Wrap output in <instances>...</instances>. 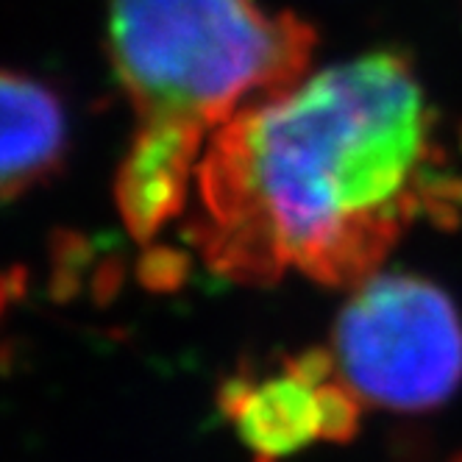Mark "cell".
Returning <instances> with one entry per match:
<instances>
[{
    "mask_svg": "<svg viewBox=\"0 0 462 462\" xmlns=\"http://www.w3.org/2000/svg\"><path fill=\"white\" fill-rule=\"evenodd\" d=\"M207 134L176 123H143L137 131L117 171V209L140 243H151L184 212Z\"/></svg>",
    "mask_w": 462,
    "mask_h": 462,
    "instance_id": "5",
    "label": "cell"
},
{
    "mask_svg": "<svg viewBox=\"0 0 462 462\" xmlns=\"http://www.w3.org/2000/svg\"><path fill=\"white\" fill-rule=\"evenodd\" d=\"M217 407L256 454L284 459L312 443H348L359 435L362 399L340 374L332 348H304L276 368H237L217 387Z\"/></svg>",
    "mask_w": 462,
    "mask_h": 462,
    "instance_id": "4",
    "label": "cell"
},
{
    "mask_svg": "<svg viewBox=\"0 0 462 462\" xmlns=\"http://www.w3.org/2000/svg\"><path fill=\"white\" fill-rule=\"evenodd\" d=\"M68 153L61 97L25 73L0 70V198L45 181Z\"/></svg>",
    "mask_w": 462,
    "mask_h": 462,
    "instance_id": "6",
    "label": "cell"
},
{
    "mask_svg": "<svg viewBox=\"0 0 462 462\" xmlns=\"http://www.w3.org/2000/svg\"><path fill=\"white\" fill-rule=\"evenodd\" d=\"M454 462H462V457H457V459H454Z\"/></svg>",
    "mask_w": 462,
    "mask_h": 462,
    "instance_id": "7",
    "label": "cell"
},
{
    "mask_svg": "<svg viewBox=\"0 0 462 462\" xmlns=\"http://www.w3.org/2000/svg\"><path fill=\"white\" fill-rule=\"evenodd\" d=\"M418 223H462V128L407 51L379 48L217 125L195 171L189 240L237 284L292 268L359 287Z\"/></svg>",
    "mask_w": 462,
    "mask_h": 462,
    "instance_id": "1",
    "label": "cell"
},
{
    "mask_svg": "<svg viewBox=\"0 0 462 462\" xmlns=\"http://www.w3.org/2000/svg\"><path fill=\"white\" fill-rule=\"evenodd\" d=\"M332 351L362 402L429 412L462 384V315L429 279L371 276L340 310Z\"/></svg>",
    "mask_w": 462,
    "mask_h": 462,
    "instance_id": "3",
    "label": "cell"
},
{
    "mask_svg": "<svg viewBox=\"0 0 462 462\" xmlns=\"http://www.w3.org/2000/svg\"><path fill=\"white\" fill-rule=\"evenodd\" d=\"M106 42L143 123L215 131L299 84L318 34L259 0H109Z\"/></svg>",
    "mask_w": 462,
    "mask_h": 462,
    "instance_id": "2",
    "label": "cell"
}]
</instances>
